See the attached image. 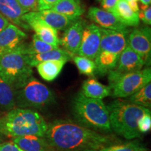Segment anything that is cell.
<instances>
[{
  "instance_id": "cb8c5ba5",
  "label": "cell",
  "mask_w": 151,
  "mask_h": 151,
  "mask_svg": "<svg viewBox=\"0 0 151 151\" xmlns=\"http://www.w3.org/2000/svg\"><path fill=\"white\" fill-rule=\"evenodd\" d=\"M58 48L59 47L48 44L41 41L36 35H34L31 42L22 43L14 50L20 52L22 55H35L49 51Z\"/></svg>"
},
{
  "instance_id": "74e56055",
  "label": "cell",
  "mask_w": 151,
  "mask_h": 151,
  "mask_svg": "<svg viewBox=\"0 0 151 151\" xmlns=\"http://www.w3.org/2000/svg\"><path fill=\"white\" fill-rule=\"evenodd\" d=\"M3 139H4V135H2L1 133H0V143L2 142Z\"/></svg>"
},
{
  "instance_id": "44dd1931",
  "label": "cell",
  "mask_w": 151,
  "mask_h": 151,
  "mask_svg": "<svg viewBox=\"0 0 151 151\" xmlns=\"http://www.w3.org/2000/svg\"><path fill=\"white\" fill-rule=\"evenodd\" d=\"M113 14L127 27H137L140 23L139 15L132 10L126 0H119Z\"/></svg>"
},
{
  "instance_id": "d6a6232c",
  "label": "cell",
  "mask_w": 151,
  "mask_h": 151,
  "mask_svg": "<svg viewBox=\"0 0 151 151\" xmlns=\"http://www.w3.org/2000/svg\"><path fill=\"white\" fill-rule=\"evenodd\" d=\"M118 1L119 0H101L100 2H101L102 9L112 13L113 14Z\"/></svg>"
},
{
  "instance_id": "277c9868",
  "label": "cell",
  "mask_w": 151,
  "mask_h": 151,
  "mask_svg": "<svg viewBox=\"0 0 151 151\" xmlns=\"http://www.w3.org/2000/svg\"><path fill=\"white\" fill-rule=\"evenodd\" d=\"M106 106L111 130L116 134L127 140L141 137L138 129V120L143 115L151 113L150 109L122 99L115 100Z\"/></svg>"
},
{
  "instance_id": "52a82bcc",
  "label": "cell",
  "mask_w": 151,
  "mask_h": 151,
  "mask_svg": "<svg viewBox=\"0 0 151 151\" xmlns=\"http://www.w3.org/2000/svg\"><path fill=\"white\" fill-rule=\"evenodd\" d=\"M55 102V96L52 90L33 76L22 88L16 90V106L18 108L39 110Z\"/></svg>"
},
{
  "instance_id": "4316f807",
  "label": "cell",
  "mask_w": 151,
  "mask_h": 151,
  "mask_svg": "<svg viewBox=\"0 0 151 151\" xmlns=\"http://www.w3.org/2000/svg\"><path fill=\"white\" fill-rule=\"evenodd\" d=\"M71 59L74 62L80 73L88 76H94L96 70L94 60L77 55H73Z\"/></svg>"
},
{
  "instance_id": "5b68a950",
  "label": "cell",
  "mask_w": 151,
  "mask_h": 151,
  "mask_svg": "<svg viewBox=\"0 0 151 151\" xmlns=\"http://www.w3.org/2000/svg\"><path fill=\"white\" fill-rule=\"evenodd\" d=\"M129 28L123 30H111L101 28V42L99 52L94 62L95 73L105 76L113 70L118 63L119 57L127 46Z\"/></svg>"
},
{
  "instance_id": "7402d4cb",
  "label": "cell",
  "mask_w": 151,
  "mask_h": 151,
  "mask_svg": "<svg viewBox=\"0 0 151 151\" xmlns=\"http://www.w3.org/2000/svg\"><path fill=\"white\" fill-rule=\"evenodd\" d=\"M51 10L73 20L80 18L86 11L81 2L76 1L75 0H59Z\"/></svg>"
},
{
  "instance_id": "60d3db41",
  "label": "cell",
  "mask_w": 151,
  "mask_h": 151,
  "mask_svg": "<svg viewBox=\"0 0 151 151\" xmlns=\"http://www.w3.org/2000/svg\"><path fill=\"white\" fill-rule=\"evenodd\" d=\"M97 1H101V0H97Z\"/></svg>"
},
{
  "instance_id": "b9f144b4",
  "label": "cell",
  "mask_w": 151,
  "mask_h": 151,
  "mask_svg": "<svg viewBox=\"0 0 151 151\" xmlns=\"http://www.w3.org/2000/svg\"><path fill=\"white\" fill-rule=\"evenodd\" d=\"M146 151H148V150H146Z\"/></svg>"
},
{
  "instance_id": "e575fe53",
  "label": "cell",
  "mask_w": 151,
  "mask_h": 151,
  "mask_svg": "<svg viewBox=\"0 0 151 151\" xmlns=\"http://www.w3.org/2000/svg\"><path fill=\"white\" fill-rule=\"evenodd\" d=\"M128 4H129V7L136 14H139V11H140V7H139V3L137 1H128Z\"/></svg>"
},
{
  "instance_id": "f1b7e54d",
  "label": "cell",
  "mask_w": 151,
  "mask_h": 151,
  "mask_svg": "<svg viewBox=\"0 0 151 151\" xmlns=\"http://www.w3.org/2000/svg\"><path fill=\"white\" fill-rule=\"evenodd\" d=\"M138 129L141 134H145L151 129V113L143 115L138 120Z\"/></svg>"
},
{
  "instance_id": "f35d334b",
  "label": "cell",
  "mask_w": 151,
  "mask_h": 151,
  "mask_svg": "<svg viewBox=\"0 0 151 151\" xmlns=\"http://www.w3.org/2000/svg\"><path fill=\"white\" fill-rule=\"evenodd\" d=\"M126 1H127L128 2V1H139V0H126Z\"/></svg>"
},
{
  "instance_id": "d4e9b609",
  "label": "cell",
  "mask_w": 151,
  "mask_h": 151,
  "mask_svg": "<svg viewBox=\"0 0 151 151\" xmlns=\"http://www.w3.org/2000/svg\"><path fill=\"white\" fill-rule=\"evenodd\" d=\"M16 108V90L0 76V109L9 111Z\"/></svg>"
},
{
  "instance_id": "ac0fdd59",
  "label": "cell",
  "mask_w": 151,
  "mask_h": 151,
  "mask_svg": "<svg viewBox=\"0 0 151 151\" xmlns=\"http://www.w3.org/2000/svg\"><path fill=\"white\" fill-rule=\"evenodd\" d=\"M28 65L31 67H37V65L43 62L49 60H65L66 62L71 60L73 55L60 48L49 50L44 52L35 55H24Z\"/></svg>"
},
{
  "instance_id": "9a60e30c",
  "label": "cell",
  "mask_w": 151,
  "mask_h": 151,
  "mask_svg": "<svg viewBox=\"0 0 151 151\" xmlns=\"http://www.w3.org/2000/svg\"><path fill=\"white\" fill-rule=\"evenodd\" d=\"M144 62L139 55L127 46L120 54L116 68L113 70L120 73H127L141 70Z\"/></svg>"
},
{
  "instance_id": "3957f363",
  "label": "cell",
  "mask_w": 151,
  "mask_h": 151,
  "mask_svg": "<svg viewBox=\"0 0 151 151\" xmlns=\"http://www.w3.org/2000/svg\"><path fill=\"white\" fill-rule=\"evenodd\" d=\"M71 106L77 123L101 133L112 131L108 109L101 99L86 97L79 92L73 98Z\"/></svg>"
},
{
  "instance_id": "4fadbf2b",
  "label": "cell",
  "mask_w": 151,
  "mask_h": 151,
  "mask_svg": "<svg viewBox=\"0 0 151 151\" xmlns=\"http://www.w3.org/2000/svg\"><path fill=\"white\" fill-rule=\"evenodd\" d=\"M27 38V34L23 30L10 23L0 32V55L14 51Z\"/></svg>"
},
{
  "instance_id": "d6986e66",
  "label": "cell",
  "mask_w": 151,
  "mask_h": 151,
  "mask_svg": "<svg viewBox=\"0 0 151 151\" xmlns=\"http://www.w3.org/2000/svg\"><path fill=\"white\" fill-rule=\"evenodd\" d=\"M35 13L38 18L57 30H65L76 20L51 9L38 11Z\"/></svg>"
},
{
  "instance_id": "5bb4252c",
  "label": "cell",
  "mask_w": 151,
  "mask_h": 151,
  "mask_svg": "<svg viewBox=\"0 0 151 151\" xmlns=\"http://www.w3.org/2000/svg\"><path fill=\"white\" fill-rule=\"evenodd\" d=\"M87 17L93 23L98 24L99 27L106 29L123 30L128 27L122 24L114 14L109 11L92 6L88 9Z\"/></svg>"
},
{
  "instance_id": "8992f818",
  "label": "cell",
  "mask_w": 151,
  "mask_h": 151,
  "mask_svg": "<svg viewBox=\"0 0 151 151\" xmlns=\"http://www.w3.org/2000/svg\"><path fill=\"white\" fill-rule=\"evenodd\" d=\"M32 74L24 55L14 50L0 55V76L15 90L22 88Z\"/></svg>"
},
{
  "instance_id": "d590c367",
  "label": "cell",
  "mask_w": 151,
  "mask_h": 151,
  "mask_svg": "<svg viewBox=\"0 0 151 151\" xmlns=\"http://www.w3.org/2000/svg\"><path fill=\"white\" fill-rule=\"evenodd\" d=\"M9 24H10V22H9V20L0 14V32L5 29Z\"/></svg>"
},
{
  "instance_id": "30bf717a",
  "label": "cell",
  "mask_w": 151,
  "mask_h": 151,
  "mask_svg": "<svg viewBox=\"0 0 151 151\" xmlns=\"http://www.w3.org/2000/svg\"><path fill=\"white\" fill-rule=\"evenodd\" d=\"M101 42V27L94 23L87 24L83 30L82 39L77 55L95 60L99 52Z\"/></svg>"
},
{
  "instance_id": "ab89813d",
  "label": "cell",
  "mask_w": 151,
  "mask_h": 151,
  "mask_svg": "<svg viewBox=\"0 0 151 151\" xmlns=\"http://www.w3.org/2000/svg\"><path fill=\"white\" fill-rule=\"evenodd\" d=\"M75 1H78V2H81L80 0H75Z\"/></svg>"
},
{
  "instance_id": "8fae6325",
  "label": "cell",
  "mask_w": 151,
  "mask_h": 151,
  "mask_svg": "<svg viewBox=\"0 0 151 151\" xmlns=\"http://www.w3.org/2000/svg\"><path fill=\"white\" fill-rule=\"evenodd\" d=\"M22 20L35 31V35L41 41L48 44L59 47L60 39L58 37V30L50 27L42 20L36 16L35 12H29L22 16Z\"/></svg>"
},
{
  "instance_id": "7c38bea8",
  "label": "cell",
  "mask_w": 151,
  "mask_h": 151,
  "mask_svg": "<svg viewBox=\"0 0 151 151\" xmlns=\"http://www.w3.org/2000/svg\"><path fill=\"white\" fill-rule=\"evenodd\" d=\"M87 25V22L82 18L74 20L65 30L60 45L65 50L72 55H76L82 39L83 30Z\"/></svg>"
},
{
  "instance_id": "1f68e13d",
  "label": "cell",
  "mask_w": 151,
  "mask_h": 151,
  "mask_svg": "<svg viewBox=\"0 0 151 151\" xmlns=\"http://www.w3.org/2000/svg\"><path fill=\"white\" fill-rule=\"evenodd\" d=\"M0 151H24L14 141L0 143Z\"/></svg>"
},
{
  "instance_id": "9c48e42d",
  "label": "cell",
  "mask_w": 151,
  "mask_h": 151,
  "mask_svg": "<svg viewBox=\"0 0 151 151\" xmlns=\"http://www.w3.org/2000/svg\"><path fill=\"white\" fill-rule=\"evenodd\" d=\"M127 46L139 55L144 65L150 67L151 59V29L148 26L135 27L130 30Z\"/></svg>"
},
{
  "instance_id": "8d00e7d4",
  "label": "cell",
  "mask_w": 151,
  "mask_h": 151,
  "mask_svg": "<svg viewBox=\"0 0 151 151\" xmlns=\"http://www.w3.org/2000/svg\"><path fill=\"white\" fill-rule=\"evenodd\" d=\"M143 5H150L151 0H139Z\"/></svg>"
},
{
  "instance_id": "836d02e7",
  "label": "cell",
  "mask_w": 151,
  "mask_h": 151,
  "mask_svg": "<svg viewBox=\"0 0 151 151\" xmlns=\"http://www.w3.org/2000/svg\"><path fill=\"white\" fill-rule=\"evenodd\" d=\"M59 0H38V11L51 9Z\"/></svg>"
},
{
  "instance_id": "7a4b0ae2",
  "label": "cell",
  "mask_w": 151,
  "mask_h": 151,
  "mask_svg": "<svg viewBox=\"0 0 151 151\" xmlns=\"http://www.w3.org/2000/svg\"><path fill=\"white\" fill-rule=\"evenodd\" d=\"M47 129L45 119L32 109L17 107L0 118V133L13 139L27 135L45 137Z\"/></svg>"
},
{
  "instance_id": "83f0119b",
  "label": "cell",
  "mask_w": 151,
  "mask_h": 151,
  "mask_svg": "<svg viewBox=\"0 0 151 151\" xmlns=\"http://www.w3.org/2000/svg\"><path fill=\"white\" fill-rule=\"evenodd\" d=\"M146 148L137 141L116 144L113 143L110 146L104 147L99 151H146Z\"/></svg>"
},
{
  "instance_id": "6da1fadb",
  "label": "cell",
  "mask_w": 151,
  "mask_h": 151,
  "mask_svg": "<svg viewBox=\"0 0 151 151\" xmlns=\"http://www.w3.org/2000/svg\"><path fill=\"white\" fill-rule=\"evenodd\" d=\"M45 137L56 151H99L118 141L113 136L67 119H58L48 123Z\"/></svg>"
},
{
  "instance_id": "4dcf8cb0",
  "label": "cell",
  "mask_w": 151,
  "mask_h": 151,
  "mask_svg": "<svg viewBox=\"0 0 151 151\" xmlns=\"http://www.w3.org/2000/svg\"><path fill=\"white\" fill-rule=\"evenodd\" d=\"M139 20H141L144 24L147 25L151 24V6L150 5H143L141 6V9L139 14Z\"/></svg>"
},
{
  "instance_id": "e0dca14e",
  "label": "cell",
  "mask_w": 151,
  "mask_h": 151,
  "mask_svg": "<svg viewBox=\"0 0 151 151\" xmlns=\"http://www.w3.org/2000/svg\"><path fill=\"white\" fill-rule=\"evenodd\" d=\"M13 141L24 151H56L45 137L27 135L14 138Z\"/></svg>"
},
{
  "instance_id": "ffe728a7",
  "label": "cell",
  "mask_w": 151,
  "mask_h": 151,
  "mask_svg": "<svg viewBox=\"0 0 151 151\" xmlns=\"http://www.w3.org/2000/svg\"><path fill=\"white\" fill-rule=\"evenodd\" d=\"M81 92L86 97L103 99L111 95V89L110 86H104L97 79L91 78L83 83Z\"/></svg>"
},
{
  "instance_id": "603a6c76",
  "label": "cell",
  "mask_w": 151,
  "mask_h": 151,
  "mask_svg": "<svg viewBox=\"0 0 151 151\" xmlns=\"http://www.w3.org/2000/svg\"><path fill=\"white\" fill-rule=\"evenodd\" d=\"M67 62L65 60H49L41 62L36 67L41 78L46 81H52L60 75Z\"/></svg>"
},
{
  "instance_id": "ba28073f",
  "label": "cell",
  "mask_w": 151,
  "mask_h": 151,
  "mask_svg": "<svg viewBox=\"0 0 151 151\" xmlns=\"http://www.w3.org/2000/svg\"><path fill=\"white\" fill-rule=\"evenodd\" d=\"M108 78L112 97L127 98L150 83L151 69L148 67L127 73H120L112 70L108 73Z\"/></svg>"
},
{
  "instance_id": "2e32d148",
  "label": "cell",
  "mask_w": 151,
  "mask_h": 151,
  "mask_svg": "<svg viewBox=\"0 0 151 151\" xmlns=\"http://www.w3.org/2000/svg\"><path fill=\"white\" fill-rule=\"evenodd\" d=\"M0 14L10 23L15 24L21 29H31L22 20V16L24 14L16 0H0Z\"/></svg>"
},
{
  "instance_id": "f546056e",
  "label": "cell",
  "mask_w": 151,
  "mask_h": 151,
  "mask_svg": "<svg viewBox=\"0 0 151 151\" xmlns=\"http://www.w3.org/2000/svg\"><path fill=\"white\" fill-rule=\"evenodd\" d=\"M24 14L38 11V0H16Z\"/></svg>"
},
{
  "instance_id": "484cf974",
  "label": "cell",
  "mask_w": 151,
  "mask_h": 151,
  "mask_svg": "<svg viewBox=\"0 0 151 151\" xmlns=\"http://www.w3.org/2000/svg\"><path fill=\"white\" fill-rule=\"evenodd\" d=\"M126 101L150 109L151 106V83H149L135 93L127 97Z\"/></svg>"
}]
</instances>
